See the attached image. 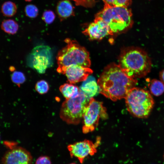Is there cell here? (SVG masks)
<instances>
[{"label": "cell", "instance_id": "1", "mask_svg": "<svg viewBox=\"0 0 164 164\" xmlns=\"http://www.w3.org/2000/svg\"><path fill=\"white\" fill-rule=\"evenodd\" d=\"M136 79L128 76L118 65L107 66L97 81L99 92L114 101L125 98L128 91L137 84Z\"/></svg>", "mask_w": 164, "mask_h": 164}, {"label": "cell", "instance_id": "2", "mask_svg": "<svg viewBox=\"0 0 164 164\" xmlns=\"http://www.w3.org/2000/svg\"><path fill=\"white\" fill-rule=\"evenodd\" d=\"M118 65L128 76L136 79L145 77L150 72L152 63L145 51L139 47H131L121 52Z\"/></svg>", "mask_w": 164, "mask_h": 164}, {"label": "cell", "instance_id": "3", "mask_svg": "<svg viewBox=\"0 0 164 164\" xmlns=\"http://www.w3.org/2000/svg\"><path fill=\"white\" fill-rule=\"evenodd\" d=\"M131 10L127 7H110L104 6L95 17L101 19L114 33L122 32L131 28L133 21Z\"/></svg>", "mask_w": 164, "mask_h": 164}, {"label": "cell", "instance_id": "4", "mask_svg": "<svg viewBox=\"0 0 164 164\" xmlns=\"http://www.w3.org/2000/svg\"><path fill=\"white\" fill-rule=\"evenodd\" d=\"M66 45L58 53L56 57L59 70L73 65L89 67L91 64L88 52L76 41L66 39Z\"/></svg>", "mask_w": 164, "mask_h": 164}, {"label": "cell", "instance_id": "5", "mask_svg": "<svg viewBox=\"0 0 164 164\" xmlns=\"http://www.w3.org/2000/svg\"><path fill=\"white\" fill-rule=\"evenodd\" d=\"M125 99L128 111L133 116L139 118H147L154 106V99L149 92L140 88H132Z\"/></svg>", "mask_w": 164, "mask_h": 164}, {"label": "cell", "instance_id": "6", "mask_svg": "<svg viewBox=\"0 0 164 164\" xmlns=\"http://www.w3.org/2000/svg\"><path fill=\"white\" fill-rule=\"evenodd\" d=\"M90 99L80 90L77 96L66 99L62 103L60 112L61 119L68 124H79Z\"/></svg>", "mask_w": 164, "mask_h": 164}, {"label": "cell", "instance_id": "7", "mask_svg": "<svg viewBox=\"0 0 164 164\" xmlns=\"http://www.w3.org/2000/svg\"><path fill=\"white\" fill-rule=\"evenodd\" d=\"M108 117L103 103L90 98L83 115V132L86 134L93 131L97 127L100 118L105 119Z\"/></svg>", "mask_w": 164, "mask_h": 164}, {"label": "cell", "instance_id": "8", "mask_svg": "<svg viewBox=\"0 0 164 164\" xmlns=\"http://www.w3.org/2000/svg\"><path fill=\"white\" fill-rule=\"evenodd\" d=\"M27 63L38 73H45L46 69L53 63L51 49L47 46L43 45L35 47L28 56Z\"/></svg>", "mask_w": 164, "mask_h": 164}, {"label": "cell", "instance_id": "9", "mask_svg": "<svg viewBox=\"0 0 164 164\" xmlns=\"http://www.w3.org/2000/svg\"><path fill=\"white\" fill-rule=\"evenodd\" d=\"M101 141V138L97 137L94 143L91 141L86 139L70 144L68 145L67 148L71 157L77 158L82 164L86 157L93 155L97 152V149Z\"/></svg>", "mask_w": 164, "mask_h": 164}, {"label": "cell", "instance_id": "10", "mask_svg": "<svg viewBox=\"0 0 164 164\" xmlns=\"http://www.w3.org/2000/svg\"><path fill=\"white\" fill-rule=\"evenodd\" d=\"M15 145L5 154L2 159V164H32L33 159L31 153L25 149Z\"/></svg>", "mask_w": 164, "mask_h": 164}, {"label": "cell", "instance_id": "11", "mask_svg": "<svg viewBox=\"0 0 164 164\" xmlns=\"http://www.w3.org/2000/svg\"><path fill=\"white\" fill-rule=\"evenodd\" d=\"M57 70L58 73L65 74L67 82L71 84L85 80L93 73L92 70L89 67L78 65H71Z\"/></svg>", "mask_w": 164, "mask_h": 164}, {"label": "cell", "instance_id": "12", "mask_svg": "<svg viewBox=\"0 0 164 164\" xmlns=\"http://www.w3.org/2000/svg\"><path fill=\"white\" fill-rule=\"evenodd\" d=\"M82 32L91 40L101 39L107 35L113 34L108 25L101 19L97 17Z\"/></svg>", "mask_w": 164, "mask_h": 164}, {"label": "cell", "instance_id": "13", "mask_svg": "<svg viewBox=\"0 0 164 164\" xmlns=\"http://www.w3.org/2000/svg\"><path fill=\"white\" fill-rule=\"evenodd\" d=\"M56 12L60 21L74 15V7L70 0H61L57 3Z\"/></svg>", "mask_w": 164, "mask_h": 164}, {"label": "cell", "instance_id": "14", "mask_svg": "<svg viewBox=\"0 0 164 164\" xmlns=\"http://www.w3.org/2000/svg\"><path fill=\"white\" fill-rule=\"evenodd\" d=\"M83 81L80 90L89 98L94 96L99 92V86L94 78L88 77Z\"/></svg>", "mask_w": 164, "mask_h": 164}, {"label": "cell", "instance_id": "15", "mask_svg": "<svg viewBox=\"0 0 164 164\" xmlns=\"http://www.w3.org/2000/svg\"><path fill=\"white\" fill-rule=\"evenodd\" d=\"M59 89L66 99L76 96L80 91L77 86L69 83H65L60 86Z\"/></svg>", "mask_w": 164, "mask_h": 164}, {"label": "cell", "instance_id": "16", "mask_svg": "<svg viewBox=\"0 0 164 164\" xmlns=\"http://www.w3.org/2000/svg\"><path fill=\"white\" fill-rule=\"evenodd\" d=\"M1 29L5 32L14 35L17 32L19 26L16 22L12 19L3 20L1 24Z\"/></svg>", "mask_w": 164, "mask_h": 164}, {"label": "cell", "instance_id": "17", "mask_svg": "<svg viewBox=\"0 0 164 164\" xmlns=\"http://www.w3.org/2000/svg\"><path fill=\"white\" fill-rule=\"evenodd\" d=\"M150 92L153 95L158 96L164 92V84L161 81L153 79L149 85Z\"/></svg>", "mask_w": 164, "mask_h": 164}, {"label": "cell", "instance_id": "18", "mask_svg": "<svg viewBox=\"0 0 164 164\" xmlns=\"http://www.w3.org/2000/svg\"><path fill=\"white\" fill-rule=\"evenodd\" d=\"M17 7L15 3L12 1L4 2L1 7V12L5 16L11 17L14 15L17 12Z\"/></svg>", "mask_w": 164, "mask_h": 164}, {"label": "cell", "instance_id": "19", "mask_svg": "<svg viewBox=\"0 0 164 164\" xmlns=\"http://www.w3.org/2000/svg\"><path fill=\"white\" fill-rule=\"evenodd\" d=\"M105 6L110 7H128L132 3V0H102Z\"/></svg>", "mask_w": 164, "mask_h": 164}, {"label": "cell", "instance_id": "20", "mask_svg": "<svg viewBox=\"0 0 164 164\" xmlns=\"http://www.w3.org/2000/svg\"><path fill=\"white\" fill-rule=\"evenodd\" d=\"M24 11L26 15L31 18H34L39 14V10L35 5L29 4L27 5L25 8Z\"/></svg>", "mask_w": 164, "mask_h": 164}, {"label": "cell", "instance_id": "21", "mask_svg": "<svg viewBox=\"0 0 164 164\" xmlns=\"http://www.w3.org/2000/svg\"><path fill=\"white\" fill-rule=\"evenodd\" d=\"M26 79L24 73L19 71H14L11 76V79L12 82L18 86L24 83Z\"/></svg>", "mask_w": 164, "mask_h": 164}, {"label": "cell", "instance_id": "22", "mask_svg": "<svg viewBox=\"0 0 164 164\" xmlns=\"http://www.w3.org/2000/svg\"><path fill=\"white\" fill-rule=\"evenodd\" d=\"M35 88L39 93L43 94L48 92L49 89V86L47 81L44 80H41L36 83Z\"/></svg>", "mask_w": 164, "mask_h": 164}, {"label": "cell", "instance_id": "23", "mask_svg": "<svg viewBox=\"0 0 164 164\" xmlns=\"http://www.w3.org/2000/svg\"><path fill=\"white\" fill-rule=\"evenodd\" d=\"M56 15L54 12L50 10L45 11L43 13L42 19L46 24H50L54 21Z\"/></svg>", "mask_w": 164, "mask_h": 164}, {"label": "cell", "instance_id": "24", "mask_svg": "<svg viewBox=\"0 0 164 164\" xmlns=\"http://www.w3.org/2000/svg\"><path fill=\"white\" fill-rule=\"evenodd\" d=\"M73 1L76 5L84 7L90 6L94 3L95 0H72Z\"/></svg>", "mask_w": 164, "mask_h": 164}, {"label": "cell", "instance_id": "25", "mask_svg": "<svg viewBox=\"0 0 164 164\" xmlns=\"http://www.w3.org/2000/svg\"><path fill=\"white\" fill-rule=\"evenodd\" d=\"M35 164H51V162L49 157L46 155H43L37 159Z\"/></svg>", "mask_w": 164, "mask_h": 164}, {"label": "cell", "instance_id": "26", "mask_svg": "<svg viewBox=\"0 0 164 164\" xmlns=\"http://www.w3.org/2000/svg\"><path fill=\"white\" fill-rule=\"evenodd\" d=\"M159 77L161 81L164 84V69L160 72Z\"/></svg>", "mask_w": 164, "mask_h": 164}, {"label": "cell", "instance_id": "27", "mask_svg": "<svg viewBox=\"0 0 164 164\" xmlns=\"http://www.w3.org/2000/svg\"><path fill=\"white\" fill-rule=\"evenodd\" d=\"M24 0L26 2H30L31 1H32V0Z\"/></svg>", "mask_w": 164, "mask_h": 164}, {"label": "cell", "instance_id": "28", "mask_svg": "<svg viewBox=\"0 0 164 164\" xmlns=\"http://www.w3.org/2000/svg\"><path fill=\"white\" fill-rule=\"evenodd\" d=\"M69 164H76L75 163H70Z\"/></svg>", "mask_w": 164, "mask_h": 164}, {"label": "cell", "instance_id": "29", "mask_svg": "<svg viewBox=\"0 0 164 164\" xmlns=\"http://www.w3.org/2000/svg\"><path fill=\"white\" fill-rule=\"evenodd\" d=\"M163 158H164V155H163Z\"/></svg>", "mask_w": 164, "mask_h": 164}]
</instances>
